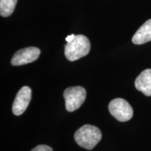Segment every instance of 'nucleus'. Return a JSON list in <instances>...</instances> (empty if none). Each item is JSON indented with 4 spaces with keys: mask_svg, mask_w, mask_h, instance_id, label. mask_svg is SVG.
<instances>
[{
    "mask_svg": "<svg viewBox=\"0 0 151 151\" xmlns=\"http://www.w3.org/2000/svg\"><path fill=\"white\" fill-rule=\"evenodd\" d=\"M101 132L95 126L85 124L77 130L74 134L76 142L81 148L92 150L101 141Z\"/></svg>",
    "mask_w": 151,
    "mask_h": 151,
    "instance_id": "1",
    "label": "nucleus"
},
{
    "mask_svg": "<svg viewBox=\"0 0 151 151\" xmlns=\"http://www.w3.org/2000/svg\"><path fill=\"white\" fill-rule=\"evenodd\" d=\"M90 43L86 36L75 35L73 40L67 42L65 48V55L67 59L73 62L78 60L89 53Z\"/></svg>",
    "mask_w": 151,
    "mask_h": 151,
    "instance_id": "2",
    "label": "nucleus"
},
{
    "mask_svg": "<svg viewBox=\"0 0 151 151\" xmlns=\"http://www.w3.org/2000/svg\"><path fill=\"white\" fill-rule=\"evenodd\" d=\"M66 109L73 112L78 109L83 104L86 98V90L81 86L69 87L64 91Z\"/></svg>",
    "mask_w": 151,
    "mask_h": 151,
    "instance_id": "3",
    "label": "nucleus"
},
{
    "mask_svg": "<svg viewBox=\"0 0 151 151\" xmlns=\"http://www.w3.org/2000/svg\"><path fill=\"white\" fill-rule=\"evenodd\" d=\"M111 114L120 122H126L133 117V109L126 100L121 98L113 99L109 104Z\"/></svg>",
    "mask_w": 151,
    "mask_h": 151,
    "instance_id": "4",
    "label": "nucleus"
},
{
    "mask_svg": "<svg viewBox=\"0 0 151 151\" xmlns=\"http://www.w3.org/2000/svg\"><path fill=\"white\" fill-rule=\"evenodd\" d=\"M40 49L37 47H27L20 49L14 55L11 63L13 66H21L37 60L40 55Z\"/></svg>",
    "mask_w": 151,
    "mask_h": 151,
    "instance_id": "5",
    "label": "nucleus"
},
{
    "mask_svg": "<svg viewBox=\"0 0 151 151\" xmlns=\"http://www.w3.org/2000/svg\"><path fill=\"white\" fill-rule=\"evenodd\" d=\"M32 99V90L28 86H24L19 90L13 104L12 111L14 115L20 116L26 111Z\"/></svg>",
    "mask_w": 151,
    "mask_h": 151,
    "instance_id": "6",
    "label": "nucleus"
},
{
    "mask_svg": "<svg viewBox=\"0 0 151 151\" xmlns=\"http://www.w3.org/2000/svg\"><path fill=\"white\" fill-rule=\"evenodd\" d=\"M135 87L146 96H151V69L143 71L136 78Z\"/></svg>",
    "mask_w": 151,
    "mask_h": 151,
    "instance_id": "7",
    "label": "nucleus"
},
{
    "mask_svg": "<svg viewBox=\"0 0 151 151\" xmlns=\"http://www.w3.org/2000/svg\"><path fill=\"white\" fill-rule=\"evenodd\" d=\"M151 41V19L147 20L132 37V42L136 45H141Z\"/></svg>",
    "mask_w": 151,
    "mask_h": 151,
    "instance_id": "8",
    "label": "nucleus"
},
{
    "mask_svg": "<svg viewBox=\"0 0 151 151\" xmlns=\"http://www.w3.org/2000/svg\"><path fill=\"white\" fill-rule=\"evenodd\" d=\"M17 0H0V15L2 17H9L14 13Z\"/></svg>",
    "mask_w": 151,
    "mask_h": 151,
    "instance_id": "9",
    "label": "nucleus"
},
{
    "mask_svg": "<svg viewBox=\"0 0 151 151\" xmlns=\"http://www.w3.org/2000/svg\"><path fill=\"white\" fill-rule=\"evenodd\" d=\"M31 151H52L51 147L46 145H39L34 148Z\"/></svg>",
    "mask_w": 151,
    "mask_h": 151,
    "instance_id": "10",
    "label": "nucleus"
},
{
    "mask_svg": "<svg viewBox=\"0 0 151 151\" xmlns=\"http://www.w3.org/2000/svg\"><path fill=\"white\" fill-rule=\"evenodd\" d=\"M74 37H75L74 35H71L68 36V37L66 38V41H67V42H70V41L73 40V39L74 38Z\"/></svg>",
    "mask_w": 151,
    "mask_h": 151,
    "instance_id": "11",
    "label": "nucleus"
}]
</instances>
